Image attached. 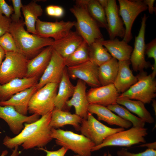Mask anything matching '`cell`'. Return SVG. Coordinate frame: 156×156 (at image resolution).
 Instances as JSON below:
<instances>
[{
    "instance_id": "23",
    "label": "cell",
    "mask_w": 156,
    "mask_h": 156,
    "mask_svg": "<svg viewBox=\"0 0 156 156\" xmlns=\"http://www.w3.org/2000/svg\"><path fill=\"white\" fill-rule=\"evenodd\" d=\"M88 112L97 115L98 120L105 121L111 125H116L123 128L128 129L132 126L130 122L116 115L107 107L96 104H89Z\"/></svg>"
},
{
    "instance_id": "17",
    "label": "cell",
    "mask_w": 156,
    "mask_h": 156,
    "mask_svg": "<svg viewBox=\"0 0 156 156\" xmlns=\"http://www.w3.org/2000/svg\"><path fill=\"white\" fill-rule=\"evenodd\" d=\"M86 94L89 104L105 107L117 103L120 95L114 84L91 88L86 92Z\"/></svg>"
},
{
    "instance_id": "47",
    "label": "cell",
    "mask_w": 156,
    "mask_h": 156,
    "mask_svg": "<svg viewBox=\"0 0 156 156\" xmlns=\"http://www.w3.org/2000/svg\"><path fill=\"white\" fill-rule=\"evenodd\" d=\"M99 3L104 9L107 4L108 0H98Z\"/></svg>"
},
{
    "instance_id": "24",
    "label": "cell",
    "mask_w": 156,
    "mask_h": 156,
    "mask_svg": "<svg viewBox=\"0 0 156 156\" xmlns=\"http://www.w3.org/2000/svg\"><path fill=\"white\" fill-rule=\"evenodd\" d=\"M101 43L112 57L118 61L130 60L133 49L125 41H120L116 38L113 39H104Z\"/></svg>"
},
{
    "instance_id": "38",
    "label": "cell",
    "mask_w": 156,
    "mask_h": 156,
    "mask_svg": "<svg viewBox=\"0 0 156 156\" xmlns=\"http://www.w3.org/2000/svg\"><path fill=\"white\" fill-rule=\"evenodd\" d=\"M118 156H156V151L148 148L144 152L138 153H133L124 149L118 151L117 153Z\"/></svg>"
},
{
    "instance_id": "35",
    "label": "cell",
    "mask_w": 156,
    "mask_h": 156,
    "mask_svg": "<svg viewBox=\"0 0 156 156\" xmlns=\"http://www.w3.org/2000/svg\"><path fill=\"white\" fill-rule=\"evenodd\" d=\"M0 46L5 53H19L13 36L9 32H6L0 37Z\"/></svg>"
},
{
    "instance_id": "13",
    "label": "cell",
    "mask_w": 156,
    "mask_h": 156,
    "mask_svg": "<svg viewBox=\"0 0 156 156\" xmlns=\"http://www.w3.org/2000/svg\"><path fill=\"white\" fill-rule=\"evenodd\" d=\"M67 71L72 79L82 80L91 88L101 86L99 77V66L90 60L82 64L67 67Z\"/></svg>"
},
{
    "instance_id": "7",
    "label": "cell",
    "mask_w": 156,
    "mask_h": 156,
    "mask_svg": "<svg viewBox=\"0 0 156 156\" xmlns=\"http://www.w3.org/2000/svg\"><path fill=\"white\" fill-rule=\"evenodd\" d=\"M28 61L20 53H5L0 67V84H5L16 78L26 77Z\"/></svg>"
},
{
    "instance_id": "1",
    "label": "cell",
    "mask_w": 156,
    "mask_h": 156,
    "mask_svg": "<svg viewBox=\"0 0 156 156\" xmlns=\"http://www.w3.org/2000/svg\"><path fill=\"white\" fill-rule=\"evenodd\" d=\"M52 112L41 116L34 122L25 123L23 128L15 137L5 136L3 144L10 149L21 145L26 150L45 146L53 139L49 126Z\"/></svg>"
},
{
    "instance_id": "22",
    "label": "cell",
    "mask_w": 156,
    "mask_h": 156,
    "mask_svg": "<svg viewBox=\"0 0 156 156\" xmlns=\"http://www.w3.org/2000/svg\"><path fill=\"white\" fill-rule=\"evenodd\" d=\"M130 60L118 61L117 74L114 84L118 92L123 93L138 81L130 68Z\"/></svg>"
},
{
    "instance_id": "4",
    "label": "cell",
    "mask_w": 156,
    "mask_h": 156,
    "mask_svg": "<svg viewBox=\"0 0 156 156\" xmlns=\"http://www.w3.org/2000/svg\"><path fill=\"white\" fill-rule=\"evenodd\" d=\"M51 135L57 145L70 150L75 156H91L94 144L83 135L69 131L51 128Z\"/></svg>"
},
{
    "instance_id": "15",
    "label": "cell",
    "mask_w": 156,
    "mask_h": 156,
    "mask_svg": "<svg viewBox=\"0 0 156 156\" xmlns=\"http://www.w3.org/2000/svg\"><path fill=\"white\" fill-rule=\"evenodd\" d=\"M0 118L6 122L14 134L18 135L23 128L25 123L34 122L39 118V116L36 114L25 116L17 112L12 106L0 105Z\"/></svg>"
},
{
    "instance_id": "6",
    "label": "cell",
    "mask_w": 156,
    "mask_h": 156,
    "mask_svg": "<svg viewBox=\"0 0 156 156\" xmlns=\"http://www.w3.org/2000/svg\"><path fill=\"white\" fill-rule=\"evenodd\" d=\"M58 86V83H49L38 90L29 101V113L42 116L52 112L55 109V100Z\"/></svg>"
},
{
    "instance_id": "41",
    "label": "cell",
    "mask_w": 156,
    "mask_h": 156,
    "mask_svg": "<svg viewBox=\"0 0 156 156\" xmlns=\"http://www.w3.org/2000/svg\"><path fill=\"white\" fill-rule=\"evenodd\" d=\"M13 7L8 5L4 0H0V13L4 14L8 18H10L13 13Z\"/></svg>"
},
{
    "instance_id": "14",
    "label": "cell",
    "mask_w": 156,
    "mask_h": 156,
    "mask_svg": "<svg viewBox=\"0 0 156 156\" xmlns=\"http://www.w3.org/2000/svg\"><path fill=\"white\" fill-rule=\"evenodd\" d=\"M66 67L65 59L53 49L49 64L36 85L37 90L49 83L59 84L64 70Z\"/></svg>"
},
{
    "instance_id": "32",
    "label": "cell",
    "mask_w": 156,
    "mask_h": 156,
    "mask_svg": "<svg viewBox=\"0 0 156 156\" xmlns=\"http://www.w3.org/2000/svg\"><path fill=\"white\" fill-rule=\"evenodd\" d=\"M103 39L96 41L89 47L90 60L99 66L110 60L112 58L110 53L102 44Z\"/></svg>"
},
{
    "instance_id": "27",
    "label": "cell",
    "mask_w": 156,
    "mask_h": 156,
    "mask_svg": "<svg viewBox=\"0 0 156 156\" xmlns=\"http://www.w3.org/2000/svg\"><path fill=\"white\" fill-rule=\"evenodd\" d=\"M75 88V86L70 81L66 67L59 84L58 91L55 100L54 109L64 110L66 107V102L73 95Z\"/></svg>"
},
{
    "instance_id": "16",
    "label": "cell",
    "mask_w": 156,
    "mask_h": 156,
    "mask_svg": "<svg viewBox=\"0 0 156 156\" xmlns=\"http://www.w3.org/2000/svg\"><path fill=\"white\" fill-rule=\"evenodd\" d=\"M104 10L107 24V30L110 39H113L118 37L123 38L125 29L119 14L116 1L108 0L107 4Z\"/></svg>"
},
{
    "instance_id": "9",
    "label": "cell",
    "mask_w": 156,
    "mask_h": 156,
    "mask_svg": "<svg viewBox=\"0 0 156 156\" xmlns=\"http://www.w3.org/2000/svg\"><path fill=\"white\" fill-rule=\"evenodd\" d=\"M124 130L123 128H112L104 125L88 112L87 119L82 120L79 131L95 146L101 144L109 136Z\"/></svg>"
},
{
    "instance_id": "25",
    "label": "cell",
    "mask_w": 156,
    "mask_h": 156,
    "mask_svg": "<svg viewBox=\"0 0 156 156\" xmlns=\"http://www.w3.org/2000/svg\"><path fill=\"white\" fill-rule=\"evenodd\" d=\"M37 90L35 85L17 93L6 101L0 102V105L12 106L18 113L26 116L29 101L32 95Z\"/></svg>"
},
{
    "instance_id": "28",
    "label": "cell",
    "mask_w": 156,
    "mask_h": 156,
    "mask_svg": "<svg viewBox=\"0 0 156 156\" xmlns=\"http://www.w3.org/2000/svg\"><path fill=\"white\" fill-rule=\"evenodd\" d=\"M21 10L24 16V24L29 33L37 35L35 24L38 17L41 16L43 11L40 5L36 1H31L26 5H23Z\"/></svg>"
},
{
    "instance_id": "31",
    "label": "cell",
    "mask_w": 156,
    "mask_h": 156,
    "mask_svg": "<svg viewBox=\"0 0 156 156\" xmlns=\"http://www.w3.org/2000/svg\"><path fill=\"white\" fill-rule=\"evenodd\" d=\"M88 13L99 27L107 29V24L104 9L98 0H81Z\"/></svg>"
},
{
    "instance_id": "34",
    "label": "cell",
    "mask_w": 156,
    "mask_h": 156,
    "mask_svg": "<svg viewBox=\"0 0 156 156\" xmlns=\"http://www.w3.org/2000/svg\"><path fill=\"white\" fill-rule=\"evenodd\" d=\"M123 119L131 122L133 127L138 128H144L145 123L139 117H137L123 107L116 103L107 107Z\"/></svg>"
},
{
    "instance_id": "2",
    "label": "cell",
    "mask_w": 156,
    "mask_h": 156,
    "mask_svg": "<svg viewBox=\"0 0 156 156\" xmlns=\"http://www.w3.org/2000/svg\"><path fill=\"white\" fill-rule=\"evenodd\" d=\"M24 25L23 18L18 22H12L9 32L14 38L19 52L29 60L39 53L43 47L51 46L54 40L30 34L25 30Z\"/></svg>"
},
{
    "instance_id": "40",
    "label": "cell",
    "mask_w": 156,
    "mask_h": 156,
    "mask_svg": "<svg viewBox=\"0 0 156 156\" xmlns=\"http://www.w3.org/2000/svg\"><path fill=\"white\" fill-rule=\"evenodd\" d=\"M12 23L10 18H8L0 13V37L6 32H9V29Z\"/></svg>"
},
{
    "instance_id": "39",
    "label": "cell",
    "mask_w": 156,
    "mask_h": 156,
    "mask_svg": "<svg viewBox=\"0 0 156 156\" xmlns=\"http://www.w3.org/2000/svg\"><path fill=\"white\" fill-rule=\"evenodd\" d=\"M46 12L48 15L57 18L62 17L64 13V10L62 7L53 5L47 6Z\"/></svg>"
},
{
    "instance_id": "33",
    "label": "cell",
    "mask_w": 156,
    "mask_h": 156,
    "mask_svg": "<svg viewBox=\"0 0 156 156\" xmlns=\"http://www.w3.org/2000/svg\"><path fill=\"white\" fill-rule=\"evenodd\" d=\"M89 46L84 40L81 44L70 55L65 59L67 67L77 65L90 60Z\"/></svg>"
},
{
    "instance_id": "30",
    "label": "cell",
    "mask_w": 156,
    "mask_h": 156,
    "mask_svg": "<svg viewBox=\"0 0 156 156\" xmlns=\"http://www.w3.org/2000/svg\"><path fill=\"white\" fill-rule=\"evenodd\" d=\"M118 68V61L113 57L99 66V77L101 86L114 84Z\"/></svg>"
},
{
    "instance_id": "18",
    "label": "cell",
    "mask_w": 156,
    "mask_h": 156,
    "mask_svg": "<svg viewBox=\"0 0 156 156\" xmlns=\"http://www.w3.org/2000/svg\"><path fill=\"white\" fill-rule=\"evenodd\" d=\"M86 83L78 79L71 99L66 103V106L74 107L75 114L82 119H86L89 103L87 99Z\"/></svg>"
},
{
    "instance_id": "10",
    "label": "cell",
    "mask_w": 156,
    "mask_h": 156,
    "mask_svg": "<svg viewBox=\"0 0 156 156\" xmlns=\"http://www.w3.org/2000/svg\"><path fill=\"white\" fill-rule=\"evenodd\" d=\"M119 12L125 26V34L122 40L128 43L133 38L131 30L137 16L146 11L147 7L142 0H118Z\"/></svg>"
},
{
    "instance_id": "11",
    "label": "cell",
    "mask_w": 156,
    "mask_h": 156,
    "mask_svg": "<svg viewBox=\"0 0 156 156\" xmlns=\"http://www.w3.org/2000/svg\"><path fill=\"white\" fill-rule=\"evenodd\" d=\"M75 23V21L50 22L38 18L35 24L37 35L42 38H52L55 41H57L66 36Z\"/></svg>"
},
{
    "instance_id": "12",
    "label": "cell",
    "mask_w": 156,
    "mask_h": 156,
    "mask_svg": "<svg viewBox=\"0 0 156 156\" xmlns=\"http://www.w3.org/2000/svg\"><path fill=\"white\" fill-rule=\"evenodd\" d=\"M148 18L145 14L142 18L141 27L138 35L135 36L134 48L130 58L133 69L135 72L143 71L144 69L151 66L145 59V35L146 22Z\"/></svg>"
},
{
    "instance_id": "36",
    "label": "cell",
    "mask_w": 156,
    "mask_h": 156,
    "mask_svg": "<svg viewBox=\"0 0 156 156\" xmlns=\"http://www.w3.org/2000/svg\"><path fill=\"white\" fill-rule=\"evenodd\" d=\"M145 53L148 58L154 59L153 71L151 74L155 78L156 75V38H155L146 44Z\"/></svg>"
},
{
    "instance_id": "49",
    "label": "cell",
    "mask_w": 156,
    "mask_h": 156,
    "mask_svg": "<svg viewBox=\"0 0 156 156\" xmlns=\"http://www.w3.org/2000/svg\"><path fill=\"white\" fill-rule=\"evenodd\" d=\"M103 156H112L109 153H108V154H107V153H105L104 154Z\"/></svg>"
},
{
    "instance_id": "20",
    "label": "cell",
    "mask_w": 156,
    "mask_h": 156,
    "mask_svg": "<svg viewBox=\"0 0 156 156\" xmlns=\"http://www.w3.org/2000/svg\"><path fill=\"white\" fill-rule=\"evenodd\" d=\"M83 40L76 31L71 30L64 38L54 41L51 46L53 50L65 59L81 44Z\"/></svg>"
},
{
    "instance_id": "29",
    "label": "cell",
    "mask_w": 156,
    "mask_h": 156,
    "mask_svg": "<svg viewBox=\"0 0 156 156\" xmlns=\"http://www.w3.org/2000/svg\"><path fill=\"white\" fill-rule=\"evenodd\" d=\"M116 103L125 106L127 109L136 114L145 123L152 124L155 120L145 107L144 104L138 100L118 97Z\"/></svg>"
},
{
    "instance_id": "8",
    "label": "cell",
    "mask_w": 156,
    "mask_h": 156,
    "mask_svg": "<svg viewBox=\"0 0 156 156\" xmlns=\"http://www.w3.org/2000/svg\"><path fill=\"white\" fill-rule=\"evenodd\" d=\"M147 129L133 127L112 134L107 138L99 145L94 146L92 152L98 150L108 146H121L129 147L132 145L145 143V137L147 135Z\"/></svg>"
},
{
    "instance_id": "45",
    "label": "cell",
    "mask_w": 156,
    "mask_h": 156,
    "mask_svg": "<svg viewBox=\"0 0 156 156\" xmlns=\"http://www.w3.org/2000/svg\"><path fill=\"white\" fill-rule=\"evenodd\" d=\"M139 146L140 147H147L148 148L156 149V142H154L151 143H146L140 145Z\"/></svg>"
},
{
    "instance_id": "19",
    "label": "cell",
    "mask_w": 156,
    "mask_h": 156,
    "mask_svg": "<svg viewBox=\"0 0 156 156\" xmlns=\"http://www.w3.org/2000/svg\"><path fill=\"white\" fill-rule=\"evenodd\" d=\"M39 78H17L5 84H0V102L6 101L17 93L36 85Z\"/></svg>"
},
{
    "instance_id": "3",
    "label": "cell",
    "mask_w": 156,
    "mask_h": 156,
    "mask_svg": "<svg viewBox=\"0 0 156 156\" xmlns=\"http://www.w3.org/2000/svg\"><path fill=\"white\" fill-rule=\"evenodd\" d=\"M70 10L76 18V31L89 46L96 41L103 39L99 27L90 15L81 0L76 1Z\"/></svg>"
},
{
    "instance_id": "44",
    "label": "cell",
    "mask_w": 156,
    "mask_h": 156,
    "mask_svg": "<svg viewBox=\"0 0 156 156\" xmlns=\"http://www.w3.org/2000/svg\"><path fill=\"white\" fill-rule=\"evenodd\" d=\"M8 153V152L7 150H5L3 151L0 156H5ZM21 153V152L18 150V146H16L13 150L12 153L10 156H18Z\"/></svg>"
},
{
    "instance_id": "37",
    "label": "cell",
    "mask_w": 156,
    "mask_h": 156,
    "mask_svg": "<svg viewBox=\"0 0 156 156\" xmlns=\"http://www.w3.org/2000/svg\"><path fill=\"white\" fill-rule=\"evenodd\" d=\"M14 10L13 13L10 16L12 22L17 23L23 18L21 10L23 5L21 0H12Z\"/></svg>"
},
{
    "instance_id": "48",
    "label": "cell",
    "mask_w": 156,
    "mask_h": 156,
    "mask_svg": "<svg viewBox=\"0 0 156 156\" xmlns=\"http://www.w3.org/2000/svg\"><path fill=\"white\" fill-rule=\"evenodd\" d=\"M152 106L153 108V110L155 113L156 115V101L154 99H153L152 101Z\"/></svg>"
},
{
    "instance_id": "21",
    "label": "cell",
    "mask_w": 156,
    "mask_h": 156,
    "mask_svg": "<svg viewBox=\"0 0 156 156\" xmlns=\"http://www.w3.org/2000/svg\"><path fill=\"white\" fill-rule=\"evenodd\" d=\"M53 51L51 46L47 47L36 56L29 60L26 78L40 77L50 61Z\"/></svg>"
},
{
    "instance_id": "43",
    "label": "cell",
    "mask_w": 156,
    "mask_h": 156,
    "mask_svg": "<svg viewBox=\"0 0 156 156\" xmlns=\"http://www.w3.org/2000/svg\"><path fill=\"white\" fill-rule=\"evenodd\" d=\"M155 0H144V2L146 5L149 12L152 14L156 11V8L154 7V4L155 1Z\"/></svg>"
},
{
    "instance_id": "42",
    "label": "cell",
    "mask_w": 156,
    "mask_h": 156,
    "mask_svg": "<svg viewBox=\"0 0 156 156\" xmlns=\"http://www.w3.org/2000/svg\"><path fill=\"white\" fill-rule=\"evenodd\" d=\"M44 151L46 153L45 156H64L68 150L63 147L55 151H49L43 147L37 149Z\"/></svg>"
},
{
    "instance_id": "5",
    "label": "cell",
    "mask_w": 156,
    "mask_h": 156,
    "mask_svg": "<svg viewBox=\"0 0 156 156\" xmlns=\"http://www.w3.org/2000/svg\"><path fill=\"white\" fill-rule=\"evenodd\" d=\"M137 81L118 97L140 101L149 104L156 97V81L151 74L144 70L136 76Z\"/></svg>"
},
{
    "instance_id": "26",
    "label": "cell",
    "mask_w": 156,
    "mask_h": 156,
    "mask_svg": "<svg viewBox=\"0 0 156 156\" xmlns=\"http://www.w3.org/2000/svg\"><path fill=\"white\" fill-rule=\"evenodd\" d=\"M82 118L75 114L62 110L54 109L52 112L49 126L51 128H58L67 125L73 126L79 131Z\"/></svg>"
},
{
    "instance_id": "46",
    "label": "cell",
    "mask_w": 156,
    "mask_h": 156,
    "mask_svg": "<svg viewBox=\"0 0 156 156\" xmlns=\"http://www.w3.org/2000/svg\"><path fill=\"white\" fill-rule=\"evenodd\" d=\"M5 52L0 46V67L3 62V60L5 57Z\"/></svg>"
}]
</instances>
